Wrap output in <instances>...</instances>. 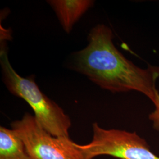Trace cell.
Masks as SVG:
<instances>
[{
	"instance_id": "obj_1",
	"label": "cell",
	"mask_w": 159,
	"mask_h": 159,
	"mask_svg": "<svg viewBox=\"0 0 159 159\" xmlns=\"http://www.w3.org/2000/svg\"><path fill=\"white\" fill-rule=\"evenodd\" d=\"M113 38L108 26L94 27L88 35V45L74 54L73 68L102 89L112 93L138 91L152 102L159 93L156 87L159 67H137L115 47Z\"/></svg>"
},
{
	"instance_id": "obj_2",
	"label": "cell",
	"mask_w": 159,
	"mask_h": 159,
	"mask_svg": "<svg viewBox=\"0 0 159 159\" xmlns=\"http://www.w3.org/2000/svg\"><path fill=\"white\" fill-rule=\"evenodd\" d=\"M0 64L2 79L12 94L21 98L33 109L34 117L40 125L52 136L70 137L71 120L57 103L40 90L31 77L18 74L8 60L6 47L1 46Z\"/></svg>"
},
{
	"instance_id": "obj_3",
	"label": "cell",
	"mask_w": 159,
	"mask_h": 159,
	"mask_svg": "<svg viewBox=\"0 0 159 159\" xmlns=\"http://www.w3.org/2000/svg\"><path fill=\"white\" fill-rule=\"evenodd\" d=\"M93 132L89 143H75L83 159H93L102 155L119 159H159L146 140L136 132L104 129L97 123L93 124Z\"/></svg>"
},
{
	"instance_id": "obj_4",
	"label": "cell",
	"mask_w": 159,
	"mask_h": 159,
	"mask_svg": "<svg viewBox=\"0 0 159 159\" xmlns=\"http://www.w3.org/2000/svg\"><path fill=\"white\" fill-rule=\"evenodd\" d=\"M11 126L33 159H83L75 143L70 137L52 136L30 114L12 122Z\"/></svg>"
},
{
	"instance_id": "obj_5",
	"label": "cell",
	"mask_w": 159,
	"mask_h": 159,
	"mask_svg": "<svg viewBox=\"0 0 159 159\" xmlns=\"http://www.w3.org/2000/svg\"><path fill=\"white\" fill-rule=\"evenodd\" d=\"M48 4L55 12L63 30L69 34L75 23L92 6L91 0H50Z\"/></svg>"
},
{
	"instance_id": "obj_6",
	"label": "cell",
	"mask_w": 159,
	"mask_h": 159,
	"mask_svg": "<svg viewBox=\"0 0 159 159\" xmlns=\"http://www.w3.org/2000/svg\"><path fill=\"white\" fill-rule=\"evenodd\" d=\"M0 159H33L24 143L12 129L0 127Z\"/></svg>"
},
{
	"instance_id": "obj_7",
	"label": "cell",
	"mask_w": 159,
	"mask_h": 159,
	"mask_svg": "<svg viewBox=\"0 0 159 159\" xmlns=\"http://www.w3.org/2000/svg\"><path fill=\"white\" fill-rule=\"evenodd\" d=\"M152 102L155 106V109L149 114L148 118L153 122L154 129L156 130L159 131V93Z\"/></svg>"
}]
</instances>
